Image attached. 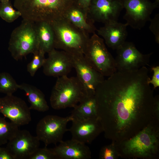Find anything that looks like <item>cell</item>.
<instances>
[{
    "instance_id": "6da1fadb",
    "label": "cell",
    "mask_w": 159,
    "mask_h": 159,
    "mask_svg": "<svg viewBox=\"0 0 159 159\" xmlns=\"http://www.w3.org/2000/svg\"><path fill=\"white\" fill-rule=\"evenodd\" d=\"M148 72L145 66L117 71L96 88L97 117L106 138L127 140L156 119Z\"/></svg>"
},
{
    "instance_id": "7a4b0ae2",
    "label": "cell",
    "mask_w": 159,
    "mask_h": 159,
    "mask_svg": "<svg viewBox=\"0 0 159 159\" xmlns=\"http://www.w3.org/2000/svg\"><path fill=\"white\" fill-rule=\"evenodd\" d=\"M74 0H14V6L23 19L50 23L62 18Z\"/></svg>"
},
{
    "instance_id": "3957f363",
    "label": "cell",
    "mask_w": 159,
    "mask_h": 159,
    "mask_svg": "<svg viewBox=\"0 0 159 159\" xmlns=\"http://www.w3.org/2000/svg\"><path fill=\"white\" fill-rule=\"evenodd\" d=\"M155 120L132 138L114 143L119 155L129 158H150L158 151L159 131Z\"/></svg>"
},
{
    "instance_id": "277c9868",
    "label": "cell",
    "mask_w": 159,
    "mask_h": 159,
    "mask_svg": "<svg viewBox=\"0 0 159 159\" xmlns=\"http://www.w3.org/2000/svg\"><path fill=\"white\" fill-rule=\"evenodd\" d=\"M50 24L54 33L55 49H62L71 54H84L90 38L88 34L64 17Z\"/></svg>"
},
{
    "instance_id": "5b68a950",
    "label": "cell",
    "mask_w": 159,
    "mask_h": 159,
    "mask_svg": "<svg viewBox=\"0 0 159 159\" xmlns=\"http://www.w3.org/2000/svg\"><path fill=\"white\" fill-rule=\"evenodd\" d=\"M87 96L84 87L77 77H57L52 89L50 104L57 110L74 108Z\"/></svg>"
},
{
    "instance_id": "8992f818",
    "label": "cell",
    "mask_w": 159,
    "mask_h": 159,
    "mask_svg": "<svg viewBox=\"0 0 159 159\" xmlns=\"http://www.w3.org/2000/svg\"><path fill=\"white\" fill-rule=\"evenodd\" d=\"M39 49L35 23L23 19L11 35L8 49L12 57L18 61Z\"/></svg>"
},
{
    "instance_id": "52a82bcc",
    "label": "cell",
    "mask_w": 159,
    "mask_h": 159,
    "mask_svg": "<svg viewBox=\"0 0 159 159\" xmlns=\"http://www.w3.org/2000/svg\"><path fill=\"white\" fill-rule=\"evenodd\" d=\"M84 56L89 64L104 77H109L117 71L115 59L107 50L103 39L95 33L90 38Z\"/></svg>"
},
{
    "instance_id": "ba28073f",
    "label": "cell",
    "mask_w": 159,
    "mask_h": 159,
    "mask_svg": "<svg viewBox=\"0 0 159 159\" xmlns=\"http://www.w3.org/2000/svg\"><path fill=\"white\" fill-rule=\"evenodd\" d=\"M73 119L70 115L62 117L55 115H47L42 119L36 128V136L43 142L45 147L57 144L62 140L65 132L69 131L67 127V123Z\"/></svg>"
},
{
    "instance_id": "9c48e42d",
    "label": "cell",
    "mask_w": 159,
    "mask_h": 159,
    "mask_svg": "<svg viewBox=\"0 0 159 159\" xmlns=\"http://www.w3.org/2000/svg\"><path fill=\"white\" fill-rule=\"evenodd\" d=\"M126 10L123 18L128 26L140 30L150 21L153 10L158 5L149 0H121Z\"/></svg>"
},
{
    "instance_id": "30bf717a",
    "label": "cell",
    "mask_w": 159,
    "mask_h": 159,
    "mask_svg": "<svg viewBox=\"0 0 159 159\" xmlns=\"http://www.w3.org/2000/svg\"><path fill=\"white\" fill-rule=\"evenodd\" d=\"M115 59L117 71H131L138 69L148 65L152 53L143 54L132 42H126L116 50Z\"/></svg>"
},
{
    "instance_id": "8fae6325",
    "label": "cell",
    "mask_w": 159,
    "mask_h": 159,
    "mask_svg": "<svg viewBox=\"0 0 159 159\" xmlns=\"http://www.w3.org/2000/svg\"><path fill=\"white\" fill-rule=\"evenodd\" d=\"M30 110L24 100L13 94L0 97V113L19 127L31 121Z\"/></svg>"
},
{
    "instance_id": "7c38bea8",
    "label": "cell",
    "mask_w": 159,
    "mask_h": 159,
    "mask_svg": "<svg viewBox=\"0 0 159 159\" xmlns=\"http://www.w3.org/2000/svg\"><path fill=\"white\" fill-rule=\"evenodd\" d=\"M123 9L121 0H92L87 13L94 22L105 24L117 21Z\"/></svg>"
},
{
    "instance_id": "4fadbf2b",
    "label": "cell",
    "mask_w": 159,
    "mask_h": 159,
    "mask_svg": "<svg viewBox=\"0 0 159 159\" xmlns=\"http://www.w3.org/2000/svg\"><path fill=\"white\" fill-rule=\"evenodd\" d=\"M72 55L77 77L84 87L87 96L94 95L96 88L105 80L104 76L89 64L83 54Z\"/></svg>"
},
{
    "instance_id": "5bb4252c",
    "label": "cell",
    "mask_w": 159,
    "mask_h": 159,
    "mask_svg": "<svg viewBox=\"0 0 159 159\" xmlns=\"http://www.w3.org/2000/svg\"><path fill=\"white\" fill-rule=\"evenodd\" d=\"M40 140L26 130H19L7 143L6 147L14 159H29L39 148Z\"/></svg>"
},
{
    "instance_id": "9a60e30c",
    "label": "cell",
    "mask_w": 159,
    "mask_h": 159,
    "mask_svg": "<svg viewBox=\"0 0 159 159\" xmlns=\"http://www.w3.org/2000/svg\"><path fill=\"white\" fill-rule=\"evenodd\" d=\"M48 53L42 66L45 75L57 78L67 76L73 68L72 54L53 49Z\"/></svg>"
},
{
    "instance_id": "2e32d148",
    "label": "cell",
    "mask_w": 159,
    "mask_h": 159,
    "mask_svg": "<svg viewBox=\"0 0 159 159\" xmlns=\"http://www.w3.org/2000/svg\"><path fill=\"white\" fill-rule=\"evenodd\" d=\"M72 125L69 129L72 139L84 144L91 143L101 132V125L97 118L83 120L73 119Z\"/></svg>"
},
{
    "instance_id": "e0dca14e",
    "label": "cell",
    "mask_w": 159,
    "mask_h": 159,
    "mask_svg": "<svg viewBox=\"0 0 159 159\" xmlns=\"http://www.w3.org/2000/svg\"><path fill=\"white\" fill-rule=\"evenodd\" d=\"M57 159H89L91 152L85 144L71 139L62 141L53 148Z\"/></svg>"
},
{
    "instance_id": "ac0fdd59",
    "label": "cell",
    "mask_w": 159,
    "mask_h": 159,
    "mask_svg": "<svg viewBox=\"0 0 159 159\" xmlns=\"http://www.w3.org/2000/svg\"><path fill=\"white\" fill-rule=\"evenodd\" d=\"M127 24L118 21L104 24L97 29L98 35L104 39L107 46L113 50H117L125 42L127 36Z\"/></svg>"
},
{
    "instance_id": "d6986e66",
    "label": "cell",
    "mask_w": 159,
    "mask_h": 159,
    "mask_svg": "<svg viewBox=\"0 0 159 159\" xmlns=\"http://www.w3.org/2000/svg\"><path fill=\"white\" fill-rule=\"evenodd\" d=\"M64 17L86 33L94 34L97 29L89 17L87 11L73 3L66 13Z\"/></svg>"
},
{
    "instance_id": "ffe728a7",
    "label": "cell",
    "mask_w": 159,
    "mask_h": 159,
    "mask_svg": "<svg viewBox=\"0 0 159 159\" xmlns=\"http://www.w3.org/2000/svg\"><path fill=\"white\" fill-rule=\"evenodd\" d=\"M19 89L23 90L25 93L29 102L30 110L39 112H44L49 108L45 96L39 89L32 85L23 83L19 84Z\"/></svg>"
},
{
    "instance_id": "44dd1931",
    "label": "cell",
    "mask_w": 159,
    "mask_h": 159,
    "mask_svg": "<svg viewBox=\"0 0 159 159\" xmlns=\"http://www.w3.org/2000/svg\"><path fill=\"white\" fill-rule=\"evenodd\" d=\"M73 108L70 115L74 119L83 120L97 118L95 95L87 96Z\"/></svg>"
},
{
    "instance_id": "7402d4cb",
    "label": "cell",
    "mask_w": 159,
    "mask_h": 159,
    "mask_svg": "<svg viewBox=\"0 0 159 159\" xmlns=\"http://www.w3.org/2000/svg\"><path fill=\"white\" fill-rule=\"evenodd\" d=\"M35 23L39 49L45 53H48L54 48V34L52 26L50 23L44 21Z\"/></svg>"
},
{
    "instance_id": "603a6c76",
    "label": "cell",
    "mask_w": 159,
    "mask_h": 159,
    "mask_svg": "<svg viewBox=\"0 0 159 159\" xmlns=\"http://www.w3.org/2000/svg\"><path fill=\"white\" fill-rule=\"evenodd\" d=\"M19 126L0 117V145L7 143L19 130Z\"/></svg>"
},
{
    "instance_id": "cb8c5ba5",
    "label": "cell",
    "mask_w": 159,
    "mask_h": 159,
    "mask_svg": "<svg viewBox=\"0 0 159 159\" xmlns=\"http://www.w3.org/2000/svg\"><path fill=\"white\" fill-rule=\"evenodd\" d=\"M18 84L8 73H0V92L6 95H12L19 89Z\"/></svg>"
},
{
    "instance_id": "d4e9b609",
    "label": "cell",
    "mask_w": 159,
    "mask_h": 159,
    "mask_svg": "<svg viewBox=\"0 0 159 159\" xmlns=\"http://www.w3.org/2000/svg\"><path fill=\"white\" fill-rule=\"evenodd\" d=\"M21 14L18 10L13 7L10 1L0 3V17L8 23L13 22Z\"/></svg>"
},
{
    "instance_id": "484cf974",
    "label": "cell",
    "mask_w": 159,
    "mask_h": 159,
    "mask_svg": "<svg viewBox=\"0 0 159 159\" xmlns=\"http://www.w3.org/2000/svg\"><path fill=\"white\" fill-rule=\"evenodd\" d=\"M45 52L40 49L33 54L32 60L27 66V70L32 77H33L37 70L42 67L46 58Z\"/></svg>"
},
{
    "instance_id": "4316f807",
    "label": "cell",
    "mask_w": 159,
    "mask_h": 159,
    "mask_svg": "<svg viewBox=\"0 0 159 159\" xmlns=\"http://www.w3.org/2000/svg\"><path fill=\"white\" fill-rule=\"evenodd\" d=\"M29 159H57L53 148L47 147L38 148L29 157Z\"/></svg>"
},
{
    "instance_id": "83f0119b",
    "label": "cell",
    "mask_w": 159,
    "mask_h": 159,
    "mask_svg": "<svg viewBox=\"0 0 159 159\" xmlns=\"http://www.w3.org/2000/svg\"><path fill=\"white\" fill-rule=\"evenodd\" d=\"M105 146L101 149L99 157L102 159H114L118 156L115 143Z\"/></svg>"
},
{
    "instance_id": "f1b7e54d",
    "label": "cell",
    "mask_w": 159,
    "mask_h": 159,
    "mask_svg": "<svg viewBox=\"0 0 159 159\" xmlns=\"http://www.w3.org/2000/svg\"><path fill=\"white\" fill-rule=\"evenodd\" d=\"M150 29L154 35L156 42L159 44V14H157L153 18L150 19Z\"/></svg>"
},
{
    "instance_id": "f546056e",
    "label": "cell",
    "mask_w": 159,
    "mask_h": 159,
    "mask_svg": "<svg viewBox=\"0 0 159 159\" xmlns=\"http://www.w3.org/2000/svg\"><path fill=\"white\" fill-rule=\"evenodd\" d=\"M153 71V74L151 80L149 81V84H152L155 89L159 86V66H157L152 68Z\"/></svg>"
},
{
    "instance_id": "4dcf8cb0",
    "label": "cell",
    "mask_w": 159,
    "mask_h": 159,
    "mask_svg": "<svg viewBox=\"0 0 159 159\" xmlns=\"http://www.w3.org/2000/svg\"><path fill=\"white\" fill-rule=\"evenodd\" d=\"M0 159H14V158L6 148L0 147Z\"/></svg>"
},
{
    "instance_id": "1f68e13d",
    "label": "cell",
    "mask_w": 159,
    "mask_h": 159,
    "mask_svg": "<svg viewBox=\"0 0 159 159\" xmlns=\"http://www.w3.org/2000/svg\"><path fill=\"white\" fill-rule=\"evenodd\" d=\"M91 1L92 0H74V3L88 11Z\"/></svg>"
},
{
    "instance_id": "d6a6232c",
    "label": "cell",
    "mask_w": 159,
    "mask_h": 159,
    "mask_svg": "<svg viewBox=\"0 0 159 159\" xmlns=\"http://www.w3.org/2000/svg\"><path fill=\"white\" fill-rule=\"evenodd\" d=\"M9 1V0H0V2H6Z\"/></svg>"
},
{
    "instance_id": "836d02e7",
    "label": "cell",
    "mask_w": 159,
    "mask_h": 159,
    "mask_svg": "<svg viewBox=\"0 0 159 159\" xmlns=\"http://www.w3.org/2000/svg\"><path fill=\"white\" fill-rule=\"evenodd\" d=\"M156 4L159 5V0H155V1Z\"/></svg>"
}]
</instances>
